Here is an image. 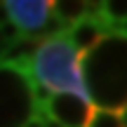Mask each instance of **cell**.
I'll use <instances>...</instances> for the list:
<instances>
[{
    "label": "cell",
    "instance_id": "6da1fadb",
    "mask_svg": "<svg viewBox=\"0 0 127 127\" xmlns=\"http://www.w3.org/2000/svg\"><path fill=\"white\" fill-rule=\"evenodd\" d=\"M28 73H31V80L45 87L47 92L71 94L87 104H94L80 68V54L73 50L66 35L45 38L38 42Z\"/></svg>",
    "mask_w": 127,
    "mask_h": 127
},
{
    "label": "cell",
    "instance_id": "7a4b0ae2",
    "mask_svg": "<svg viewBox=\"0 0 127 127\" xmlns=\"http://www.w3.org/2000/svg\"><path fill=\"white\" fill-rule=\"evenodd\" d=\"M7 19L24 33V38L42 40L45 24L52 17V2L50 0H7L2 2Z\"/></svg>",
    "mask_w": 127,
    "mask_h": 127
},
{
    "label": "cell",
    "instance_id": "3957f363",
    "mask_svg": "<svg viewBox=\"0 0 127 127\" xmlns=\"http://www.w3.org/2000/svg\"><path fill=\"white\" fill-rule=\"evenodd\" d=\"M92 111H94V104H87L78 96L52 94L47 106L42 108V113L50 115L52 120H57L64 127H87V123L92 118ZM35 113H40V111H35Z\"/></svg>",
    "mask_w": 127,
    "mask_h": 127
},
{
    "label": "cell",
    "instance_id": "277c9868",
    "mask_svg": "<svg viewBox=\"0 0 127 127\" xmlns=\"http://www.w3.org/2000/svg\"><path fill=\"white\" fill-rule=\"evenodd\" d=\"M106 33L111 35L113 31H111L101 19H90V17H85V19H80L78 24H73V26L68 28L66 38H68V42L73 45V50H75L78 54H80V59H82L85 54H90V52L96 47V42L104 40Z\"/></svg>",
    "mask_w": 127,
    "mask_h": 127
},
{
    "label": "cell",
    "instance_id": "5b68a950",
    "mask_svg": "<svg viewBox=\"0 0 127 127\" xmlns=\"http://www.w3.org/2000/svg\"><path fill=\"white\" fill-rule=\"evenodd\" d=\"M52 14H54L61 24L73 26V24H78L80 19L87 17V5L85 2H78V0H73V2H64V0H59V2H52Z\"/></svg>",
    "mask_w": 127,
    "mask_h": 127
},
{
    "label": "cell",
    "instance_id": "8992f818",
    "mask_svg": "<svg viewBox=\"0 0 127 127\" xmlns=\"http://www.w3.org/2000/svg\"><path fill=\"white\" fill-rule=\"evenodd\" d=\"M87 127H127V120H125V113L118 111V108L94 106Z\"/></svg>",
    "mask_w": 127,
    "mask_h": 127
},
{
    "label": "cell",
    "instance_id": "52a82bcc",
    "mask_svg": "<svg viewBox=\"0 0 127 127\" xmlns=\"http://www.w3.org/2000/svg\"><path fill=\"white\" fill-rule=\"evenodd\" d=\"M21 127H45V120H42V113H33L26 118V123Z\"/></svg>",
    "mask_w": 127,
    "mask_h": 127
},
{
    "label": "cell",
    "instance_id": "ba28073f",
    "mask_svg": "<svg viewBox=\"0 0 127 127\" xmlns=\"http://www.w3.org/2000/svg\"><path fill=\"white\" fill-rule=\"evenodd\" d=\"M40 113H42V111H40ZM42 120H45V127H64V125H59L57 120H52L50 115H45V113H42Z\"/></svg>",
    "mask_w": 127,
    "mask_h": 127
},
{
    "label": "cell",
    "instance_id": "9c48e42d",
    "mask_svg": "<svg viewBox=\"0 0 127 127\" xmlns=\"http://www.w3.org/2000/svg\"><path fill=\"white\" fill-rule=\"evenodd\" d=\"M7 47H9V42L5 40L2 35H0V59H2V57H5V52H7Z\"/></svg>",
    "mask_w": 127,
    "mask_h": 127
},
{
    "label": "cell",
    "instance_id": "30bf717a",
    "mask_svg": "<svg viewBox=\"0 0 127 127\" xmlns=\"http://www.w3.org/2000/svg\"><path fill=\"white\" fill-rule=\"evenodd\" d=\"M115 31H120V33H123V35L127 38V19H125V21H123V24H120V26H118V28H115Z\"/></svg>",
    "mask_w": 127,
    "mask_h": 127
}]
</instances>
